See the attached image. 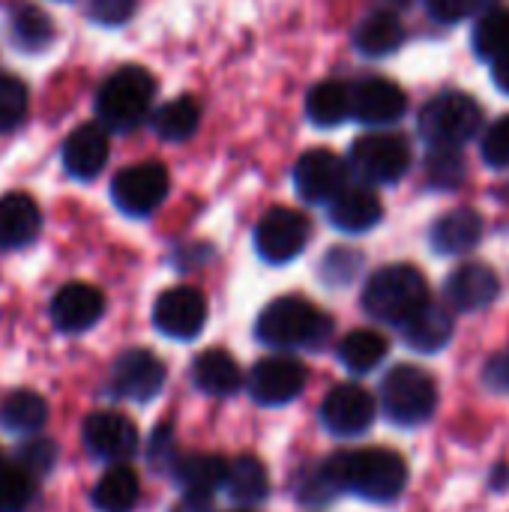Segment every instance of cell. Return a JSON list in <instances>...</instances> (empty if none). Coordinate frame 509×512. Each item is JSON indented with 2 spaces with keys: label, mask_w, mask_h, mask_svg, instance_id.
<instances>
[{
  "label": "cell",
  "mask_w": 509,
  "mask_h": 512,
  "mask_svg": "<svg viewBox=\"0 0 509 512\" xmlns=\"http://www.w3.org/2000/svg\"><path fill=\"white\" fill-rule=\"evenodd\" d=\"M198 120H201V108L195 99L189 96H180L168 105H162L153 117V129L159 138L165 141H186L195 135L198 129Z\"/></svg>",
  "instance_id": "obj_32"
},
{
  "label": "cell",
  "mask_w": 509,
  "mask_h": 512,
  "mask_svg": "<svg viewBox=\"0 0 509 512\" xmlns=\"http://www.w3.org/2000/svg\"><path fill=\"white\" fill-rule=\"evenodd\" d=\"M33 501V474L27 468L0 465V512H24Z\"/></svg>",
  "instance_id": "obj_36"
},
{
  "label": "cell",
  "mask_w": 509,
  "mask_h": 512,
  "mask_svg": "<svg viewBox=\"0 0 509 512\" xmlns=\"http://www.w3.org/2000/svg\"><path fill=\"white\" fill-rule=\"evenodd\" d=\"M381 402L393 423L420 426L438 408V387L420 366H396L381 384Z\"/></svg>",
  "instance_id": "obj_6"
},
{
  "label": "cell",
  "mask_w": 509,
  "mask_h": 512,
  "mask_svg": "<svg viewBox=\"0 0 509 512\" xmlns=\"http://www.w3.org/2000/svg\"><path fill=\"white\" fill-rule=\"evenodd\" d=\"M108 162V135L102 126H78L63 144V165L78 180H93Z\"/></svg>",
  "instance_id": "obj_19"
},
{
  "label": "cell",
  "mask_w": 509,
  "mask_h": 512,
  "mask_svg": "<svg viewBox=\"0 0 509 512\" xmlns=\"http://www.w3.org/2000/svg\"><path fill=\"white\" fill-rule=\"evenodd\" d=\"M405 39L402 21L393 12H372L369 18L360 21L354 42L366 57H387L393 54Z\"/></svg>",
  "instance_id": "obj_28"
},
{
  "label": "cell",
  "mask_w": 509,
  "mask_h": 512,
  "mask_svg": "<svg viewBox=\"0 0 509 512\" xmlns=\"http://www.w3.org/2000/svg\"><path fill=\"white\" fill-rule=\"evenodd\" d=\"M342 459V477L345 489L363 495L366 501H396L408 483L405 459L393 450H357V453H339Z\"/></svg>",
  "instance_id": "obj_4"
},
{
  "label": "cell",
  "mask_w": 509,
  "mask_h": 512,
  "mask_svg": "<svg viewBox=\"0 0 509 512\" xmlns=\"http://www.w3.org/2000/svg\"><path fill=\"white\" fill-rule=\"evenodd\" d=\"M309 243V219L291 207H273L255 228V249L267 264L294 261Z\"/></svg>",
  "instance_id": "obj_8"
},
{
  "label": "cell",
  "mask_w": 509,
  "mask_h": 512,
  "mask_svg": "<svg viewBox=\"0 0 509 512\" xmlns=\"http://www.w3.org/2000/svg\"><path fill=\"white\" fill-rule=\"evenodd\" d=\"M351 168L369 183H396L411 168V147L402 135H363L351 147Z\"/></svg>",
  "instance_id": "obj_7"
},
{
  "label": "cell",
  "mask_w": 509,
  "mask_h": 512,
  "mask_svg": "<svg viewBox=\"0 0 509 512\" xmlns=\"http://www.w3.org/2000/svg\"><path fill=\"white\" fill-rule=\"evenodd\" d=\"M84 444L96 459L117 465L138 450V429L123 414L99 411L84 420Z\"/></svg>",
  "instance_id": "obj_15"
},
{
  "label": "cell",
  "mask_w": 509,
  "mask_h": 512,
  "mask_svg": "<svg viewBox=\"0 0 509 512\" xmlns=\"http://www.w3.org/2000/svg\"><path fill=\"white\" fill-rule=\"evenodd\" d=\"M483 126V108L468 93H441L420 111V135L435 147L459 150Z\"/></svg>",
  "instance_id": "obj_5"
},
{
  "label": "cell",
  "mask_w": 509,
  "mask_h": 512,
  "mask_svg": "<svg viewBox=\"0 0 509 512\" xmlns=\"http://www.w3.org/2000/svg\"><path fill=\"white\" fill-rule=\"evenodd\" d=\"M153 324L168 339H195L207 324V300L198 288L180 285L159 294L153 306Z\"/></svg>",
  "instance_id": "obj_10"
},
{
  "label": "cell",
  "mask_w": 509,
  "mask_h": 512,
  "mask_svg": "<svg viewBox=\"0 0 509 512\" xmlns=\"http://www.w3.org/2000/svg\"><path fill=\"white\" fill-rule=\"evenodd\" d=\"M138 489L141 486H138L135 471L117 462L99 477L93 489V507L99 512H129L138 504Z\"/></svg>",
  "instance_id": "obj_27"
},
{
  "label": "cell",
  "mask_w": 509,
  "mask_h": 512,
  "mask_svg": "<svg viewBox=\"0 0 509 512\" xmlns=\"http://www.w3.org/2000/svg\"><path fill=\"white\" fill-rule=\"evenodd\" d=\"M255 333L270 348L321 345L330 333V318H324L303 297H279L258 315Z\"/></svg>",
  "instance_id": "obj_2"
},
{
  "label": "cell",
  "mask_w": 509,
  "mask_h": 512,
  "mask_svg": "<svg viewBox=\"0 0 509 512\" xmlns=\"http://www.w3.org/2000/svg\"><path fill=\"white\" fill-rule=\"evenodd\" d=\"M162 387H165V363L156 354L144 348H129L114 360L111 390L120 399L150 402L153 396H159Z\"/></svg>",
  "instance_id": "obj_11"
},
{
  "label": "cell",
  "mask_w": 509,
  "mask_h": 512,
  "mask_svg": "<svg viewBox=\"0 0 509 512\" xmlns=\"http://www.w3.org/2000/svg\"><path fill=\"white\" fill-rule=\"evenodd\" d=\"M381 216H384L381 198L366 186L342 189L330 201V222L348 234H363V231L375 228L381 222Z\"/></svg>",
  "instance_id": "obj_20"
},
{
  "label": "cell",
  "mask_w": 509,
  "mask_h": 512,
  "mask_svg": "<svg viewBox=\"0 0 509 512\" xmlns=\"http://www.w3.org/2000/svg\"><path fill=\"white\" fill-rule=\"evenodd\" d=\"M105 312V297L99 288L84 285V282H72L63 285L54 300H51V321L57 330L63 333H84L90 330Z\"/></svg>",
  "instance_id": "obj_16"
},
{
  "label": "cell",
  "mask_w": 509,
  "mask_h": 512,
  "mask_svg": "<svg viewBox=\"0 0 509 512\" xmlns=\"http://www.w3.org/2000/svg\"><path fill=\"white\" fill-rule=\"evenodd\" d=\"M429 303V285L423 273L411 264H393L378 270L363 291V309L384 324L402 327Z\"/></svg>",
  "instance_id": "obj_1"
},
{
  "label": "cell",
  "mask_w": 509,
  "mask_h": 512,
  "mask_svg": "<svg viewBox=\"0 0 509 512\" xmlns=\"http://www.w3.org/2000/svg\"><path fill=\"white\" fill-rule=\"evenodd\" d=\"M42 213L30 195L9 192L0 198V249H21L36 240Z\"/></svg>",
  "instance_id": "obj_21"
},
{
  "label": "cell",
  "mask_w": 509,
  "mask_h": 512,
  "mask_svg": "<svg viewBox=\"0 0 509 512\" xmlns=\"http://www.w3.org/2000/svg\"><path fill=\"white\" fill-rule=\"evenodd\" d=\"M192 378H195V387L207 396H234L243 387V372L237 360L222 348H210L198 354L192 366Z\"/></svg>",
  "instance_id": "obj_23"
},
{
  "label": "cell",
  "mask_w": 509,
  "mask_h": 512,
  "mask_svg": "<svg viewBox=\"0 0 509 512\" xmlns=\"http://www.w3.org/2000/svg\"><path fill=\"white\" fill-rule=\"evenodd\" d=\"M168 195V171L159 162L123 168L111 183V198L126 216H150Z\"/></svg>",
  "instance_id": "obj_9"
},
{
  "label": "cell",
  "mask_w": 509,
  "mask_h": 512,
  "mask_svg": "<svg viewBox=\"0 0 509 512\" xmlns=\"http://www.w3.org/2000/svg\"><path fill=\"white\" fill-rule=\"evenodd\" d=\"M306 114L315 126H339L354 114L351 87L342 81H321L306 96Z\"/></svg>",
  "instance_id": "obj_25"
},
{
  "label": "cell",
  "mask_w": 509,
  "mask_h": 512,
  "mask_svg": "<svg viewBox=\"0 0 509 512\" xmlns=\"http://www.w3.org/2000/svg\"><path fill=\"white\" fill-rule=\"evenodd\" d=\"M171 512H213V498L198 495V492H186Z\"/></svg>",
  "instance_id": "obj_45"
},
{
  "label": "cell",
  "mask_w": 509,
  "mask_h": 512,
  "mask_svg": "<svg viewBox=\"0 0 509 512\" xmlns=\"http://www.w3.org/2000/svg\"><path fill=\"white\" fill-rule=\"evenodd\" d=\"M483 159L492 168H507L509 165V114L495 120L486 135H483Z\"/></svg>",
  "instance_id": "obj_39"
},
{
  "label": "cell",
  "mask_w": 509,
  "mask_h": 512,
  "mask_svg": "<svg viewBox=\"0 0 509 512\" xmlns=\"http://www.w3.org/2000/svg\"><path fill=\"white\" fill-rule=\"evenodd\" d=\"M225 489L240 504H261L270 492L267 468L255 456H237L234 462H228Z\"/></svg>",
  "instance_id": "obj_29"
},
{
  "label": "cell",
  "mask_w": 509,
  "mask_h": 512,
  "mask_svg": "<svg viewBox=\"0 0 509 512\" xmlns=\"http://www.w3.org/2000/svg\"><path fill=\"white\" fill-rule=\"evenodd\" d=\"M303 387L306 369L291 357H267L249 372V393L258 405H288L303 393Z\"/></svg>",
  "instance_id": "obj_12"
},
{
  "label": "cell",
  "mask_w": 509,
  "mask_h": 512,
  "mask_svg": "<svg viewBox=\"0 0 509 512\" xmlns=\"http://www.w3.org/2000/svg\"><path fill=\"white\" fill-rule=\"evenodd\" d=\"M321 420L333 435L357 438L375 420V399L369 390H363L357 384H342V387L330 390V396L324 399Z\"/></svg>",
  "instance_id": "obj_14"
},
{
  "label": "cell",
  "mask_w": 509,
  "mask_h": 512,
  "mask_svg": "<svg viewBox=\"0 0 509 512\" xmlns=\"http://www.w3.org/2000/svg\"><path fill=\"white\" fill-rule=\"evenodd\" d=\"M339 489H345V477H342V459L330 456L327 462H321L318 468H312L309 474H303L300 480V501L303 504H327L339 495Z\"/></svg>",
  "instance_id": "obj_33"
},
{
  "label": "cell",
  "mask_w": 509,
  "mask_h": 512,
  "mask_svg": "<svg viewBox=\"0 0 509 512\" xmlns=\"http://www.w3.org/2000/svg\"><path fill=\"white\" fill-rule=\"evenodd\" d=\"M228 462L210 453H192L174 462V480L180 483L183 492H198V495H213L219 486H225Z\"/></svg>",
  "instance_id": "obj_26"
},
{
  "label": "cell",
  "mask_w": 509,
  "mask_h": 512,
  "mask_svg": "<svg viewBox=\"0 0 509 512\" xmlns=\"http://www.w3.org/2000/svg\"><path fill=\"white\" fill-rule=\"evenodd\" d=\"M0 465H3V456H0Z\"/></svg>",
  "instance_id": "obj_47"
},
{
  "label": "cell",
  "mask_w": 509,
  "mask_h": 512,
  "mask_svg": "<svg viewBox=\"0 0 509 512\" xmlns=\"http://www.w3.org/2000/svg\"><path fill=\"white\" fill-rule=\"evenodd\" d=\"M345 177H348L345 162L330 150H309L297 159L294 168V186L300 198H306L309 204L333 201L345 189Z\"/></svg>",
  "instance_id": "obj_13"
},
{
  "label": "cell",
  "mask_w": 509,
  "mask_h": 512,
  "mask_svg": "<svg viewBox=\"0 0 509 512\" xmlns=\"http://www.w3.org/2000/svg\"><path fill=\"white\" fill-rule=\"evenodd\" d=\"M156 93V81L147 69L141 66H123L117 69L96 93V114L102 126L114 132H129L135 129Z\"/></svg>",
  "instance_id": "obj_3"
},
{
  "label": "cell",
  "mask_w": 509,
  "mask_h": 512,
  "mask_svg": "<svg viewBox=\"0 0 509 512\" xmlns=\"http://www.w3.org/2000/svg\"><path fill=\"white\" fill-rule=\"evenodd\" d=\"M483 240V216L471 207L450 210L432 228V246L441 255H462Z\"/></svg>",
  "instance_id": "obj_22"
},
{
  "label": "cell",
  "mask_w": 509,
  "mask_h": 512,
  "mask_svg": "<svg viewBox=\"0 0 509 512\" xmlns=\"http://www.w3.org/2000/svg\"><path fill=\"white\" fill-rule=\"evenodd\" d=\"M402 336L414 351H423V354L441 351L453 339V315L444 306L426 303L417 315H411L402 324Z\"/></svg>",
  "instance_id": "obj_24"
},
{
  "label": "cell",
  "mask_w": 509,
  "mask_h": 512,
  "mask_svg": "<svg viewBox=\"0 0 509 512\" xmlns=\"http://www.w3.org/2000/svg\"><path fill=\"white\" fill-rule=\"evenodd\" d=\"M48 420V405L33 390H15L0 405V423L9 432H39Z\"/></svg>",
  "instance_id": "obj_31"
},
{
  "label": "cell",
  "mask_w": 509,
  "mask_h": 512,
  "mask_svg": "<svg viewBox=\"0 0 509 512\" xmlns=\"http://www.w3.org/2000/svg\"><path fill=\"white\" fill-rule=\"evenodd\" d=\"M57 462V447L48 438H33L27 444H21L18 450V465L27 468L30 474H48Z\"/></svg>",
  "instance_id": "obj_38"
},
{
  "label": "cell",
  "mask_w": 509,
  "mask_h": 512,
  "mask_svg": "<svg viewBox=\"0 0 509 512\" xmlns=\"http://www.w3.org/2000/svg\"><path fill=\"white\" fill-rule=\"evenodd\" d=\"M135 12V0H90V18L99 24H123Z\"/></svg>",
  "instance_id": "obj_41"
},
{
  "label": "cell",
  "mask_w": 509,
  "mask_h": 512,
  "mask_svg": "<svg viewBox=\"0 0 509 512\" xmlns=\"http://www.w3.org/2000/svg\"><path fill=\"white\" fill-rule=\"evenodd\" d=\"M483 381H486V387L495 390V393H509V351L495 354V357L486 363Z\"/></svg>",
  "instance_id": "obj_44"
},
{
  "label": "cell",
  "mask_w": 509,
  "mask_h": 512,
  "mask_svg": "<svg viewBox=\"0 0 509 512\" xmlns=\"http://www.w3.org/2000/svg\"><path fill=\"white\" fill-rule=\"evenodd\" d=\"M360 270V255L357 252H348V249H333L324 261V279L330 285H339V282H351Z\"/></svg>",
  "instance_id": "obj_40"
},
{
  "label": "cell",
  "mask_w": 509,
  "mask_h": 512,
  "mask_svg": "<svg viewBox=\"0 0 509 512\" xmlns=\"http://www.w3.org/2000/svg\"><path fill=\"white\" fill-rule=\"evenodd\" d=\"M390 345L381 333L375 330H354L342 339L339 345V360L348 372L354 375H366L375 366H381V360L387 357Z\"/></svg>",
  "instance_id": "obj_30"
},
{
  "label": "cell",
  "mask_w": 509,
  "mask_h": 512,
  "mask_svg": "<svg viewBox=\"0 0 509 512\" xmlns=\"http://www.w3.org/2000/svg\"><path fill=\"white\" fill-rule=\"evenodd\" d=\"M474 48L483 60H492V63L509 54V9H492L477 21Z\"/></svg>",
  "instance_id": "obj_35"
},
{
  "label": "cell",
  "mask_w": 509,
  "mask_h": 512,
  "mask_svg": "<svg viewBox=\"0 0 509 512\" xmlns=\"http://www.w3.org/2000/svg\"><path fill=\"white\" fill-rule=\"evenodd\" d=\"M174 462L177 459H174V447H171V429L162 426L153 432V441H150V465L156 471H162V468H174Z\"/></svg>",
  "instance_id": "obj_43"
},
{
  "label": "cell",
  "mask_w": 509,
  "mask_h": 512,
  "mask_svg": "<svg viewBox=\"0 0 509 512\" xmlns=\"http://www.w3.org/2000/svg\"><path fill=\"white\" fill-rule=\"evenodd\" d=\"M426 6L438 21H462L480 6V0H426Z\"/></svg>",
  "instance_id": "obj_42"
},
{
  "label": "cell",
  "mask_w": 509,
  "mask_h": 512,
  "mask_svg": "<svg viewBox=\"0 0 509 512\" xmlns=\"http://www.w3.org/2000/svg\"><path fill=\"white\" fill-rule=\"evenodd\" d=\"M492 78H495V84L504 90L509 96V54H504V57H498L495 60V66H492Z\"/></svg>",
  "instance_id": "obj_46"
},
{
  "label": "cell",
  "mask_w": 509,
  "mask_h": 512,
  "mask_svg": "<svg viewBox=\"0 0 509 512\" xmlns=\"http://www.w3.org/2000/svg\"><path fill=\"white\" fill-rule=\"evenodd\" d=\"M24 111H27V87L12 75H0V132L15 129Z\"/></svg>",
  "instance_id": "obj_37"
},
{
  "label": "cell",
  "mask_w": 509,
  "mask_h": 512,
  "mask_svg": "<svg viewBox=\"0 0 509 512\" xmlns=\"http://www.w3.org/2000/svg\"><path fill=\"white\" fill-rule=\"evenodd\" d=\"M54 39L51 18L39 6H18L12 12V42L24 51H42Z\"/></svg>",
  "instance_id": "obj_34"
},
{
  "label": "cell",
  "mask_w": 509,
  "mask_h": 512,
  "mask_svg": "<svg viewBox=\"0 0 509 512\" xmlns=\"http://www.w3.org/2000/svg\"><path fill=\"white\" fill-rule=\"evenodd\" d=\"M351 96H354V117L372 126L396 123L408 108L405 90L387 78H366L357 87H351Z\"/></svg>",
  "instance_id": "obj_18"
},
{
  "label": "cell",
  "mask_w": 509,
  "mask_h": 512,
  "mask_svg": "<svg viewBox=\"0 0 509 512\" xmlns=\"http://www.w3.org/2000/svg\"><path fill=\"white\" fill-rule=\"evenodd\" d=\"M447 300L456 312H480L492 306L501 294L498 273L486 264H465L447 279Z\"/></svg>",
  "instance_id": "obj_17"
}]
</instances>
